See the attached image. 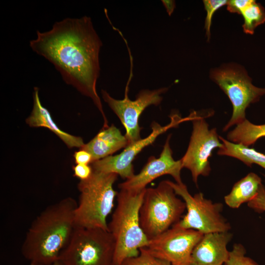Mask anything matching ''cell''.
<instances>
[{
    "mask_svg": "<svg viewBox=\"0 0 265 265\" xmlns=\"http://www.w3.org/2000/svg\"><path fill=\"white\" fill-rule=\"evenodd\" d=\"M29 46L54 65L67 84L92 100L103 116V128L108 127L96 89L102 42L90 17L66 18L54 23L48 31L37 30Z\"/></svg>",
    "mask_w": 265,
    "mask_h": 265,
    "instance_id": "obj_1",
    "label": "cell"
},
{
    "mask_svg": "<svg viewBox=\"0 0 265 265\" xmlns=\"http://www.w3.org/2000/svg\"><path fill=\"white\" fill-rule=\"evenodd\" d=\"M76 200L66 197L44 210L32 222L23 243L25 258L52 265L70 242L77 228Z\"/></svg>",
    "mask_w": 265,
    "mask_h": 265,
    "instance_id": "obj_2",
    "label": "cell"
},
{
    "mask_svg": "<svg viewBox=\"0 0 265 265\" xmlns=\"http://www.w3.org/2000/svg\"><path fill=\"white\" fill-rule=\"evenodd\" d=\"M146 189L140 191L120 189L117 205L108 224L115 243L112 265H121L126 259L137 256L149 239L140 224L139 210Z\"/></svg>",
    "mask_w": 265,
    "mask_h": 265,
    "instance_id": "obj_3",
    "label": "cell"
},
{
    "mask_svg": "<svg viewBox=\"0 0 265 265\" xmlns=\"http://www.w3.org/2000/svg\"><path fill=\"white\" fill-rule=\"evenodd\" d=\"M118 176L93 170L89 178L80 180L78 184L80 194L75 212L77 227L108 231L106 219L118 194L113 188Z\"/></svg>",
    "mask_w": 265,
    "mask_h": 265,
    "instance_id": "obj_4",
    "label": "cell"
},
{
    "mask_svg": "<svg viewBox=\"0 0 265 265\" xmlns=\"http://www.w3.org/2000/svg\"><path fill=\"white\" fill-rule=\"evenodd\" d=\"M186 209L168 180L146 188L139 210L141 227L149 240L177 223Z\"/></svg>",
    "mask_w": 265,
    "mask_h": 265,
    "instance_id": "obj_5",
    "label": "cell"
},
{
    "mask_svg": "<svg viewBox=\"0 0 265 265\" xmlns=\"http://www.w3.org/2000/svg\"><path fill=\"white\" fill-rule=\"evenodd\" d=\"M114 249L109 231L77 227L58 260L64 265H112Z\"/></svg>",
    "mask_w": 265,
    "mask_h": 265,
    "instance_id": "obj_6",
    "label": "cell"
},
{
    "mask_svg": "<svg viewBox=\"0 0 265 265\" xmlns=\"http://www.w3.org/2000/svg\"><path fill=\"white\" fill-rule=\"evenodd\" d=\"M210 77L227 95L233 105L232 117L223 128L224 132L246 119L247 107L265 95V88L254 85L246 71L238 65H224L212 69Z\"/></svg>",
    "mask_w": 265,
    "mask_h": 265,
    "instance_id": "obj_7",
    "label": "cell"
},
{
    "mask_svg": "<svg viewBox=\"0 0 265 265\" xmlns=\"http://www.w3.org/2000/svg\"><path fill=\"white\" fill-rule=\"evenodd\" d=\"M177 195L185 202L186 213L177 223L186 229H193L207 234L228 232L230 223L222 214L223 205L214 203L199 192L192 195L183 183L177 184L168 181Z\"/></svg>",
    "mask_w": 265,
    "mask_h": 265,
    "instance_id": "obj_8",
    "label": "cell"
},
{
    "mask_svg": "<svg viewBox=\"0 0 265 265\" xmlns=\"http://www.w3.org/2000/svg\"><path fill=\"white\" fill-rule=\"evenodd\" d=\"M132 71L131 68L123 99H115L106 90L103 89L101 91L103 100L117 116L125 128V136L129 144L141 138V128L138 123L141 113L150 106L159 105L162 100L161 95L168 90L167 87L152 90L143 89L139 92L134 100H130L128 94L129 83L132 76Z\"/></svg>",
    "mask_w": 265,
    "mask_h": 265,
    "instance_id": "obj_9",
    "label": "cell"
},
{
    "mask_svg": "<svg viewBox=\"0 0 265 265\" xmlns=\"http://www.w3.org/2000/svg\"><path fill=\"white\" fill-rule=\"evenodd\" d=\"M193 129L187 149L181 159L183 168L191 172L192 180L197 185L199 176H207L211 168L209 158L215 148L222 146L216 128L209 129L203 117L196 113L192 120Z\"/></svg>",
    "mask_w": 265,
    "mask_h": 265,
    "instance_id": "obj_10",
    "label": "cell"
},
{
    "mask_svg": "<svg viewBox=\"0 0 265 265\" xmlns=\"http://www.w3.org/2000/svg\"><path fill=\"white\" fill-rule=\"evenodd\" d=\"M203 235L200 231L175 224L149 240L145 248L153 256L172 265H191L192 251Z\"/></svg>",
    "mask_w": 265,
    "mask_h": 265,
    "instance_id": "obj_11",
    "label": "cell"
},
{
    "mask_svg": "<svg viewBox=\"0 0 265 265\" xmlns=\"http://www.w3.org/2000/svg\"><path fill=\"white\" fill-rule=\"evenodd\" d=\"M192 112L187 117L182 118L175 114L170 116V122L164 126L153 121L151 127L152 132L144 138H141L129 144L120 154L109 156L90 163L93 170L106 173H115L125 180L132 177L134 174L132 161L137 155L146 147L152 144L157 137L168 129L176 127L180 123L194 118Z\"/></svg>",
    "mask_w": 265,
    "mask_h": 265,
    "instance_id": "obj_12",
    "label": "cell"
},
{
    "mask_svg": "<svg viewBox=\"0 0 265 265\" xmlns=\"http://www.w3.org/2000/svg\"><path fill=\"white\" fill-rule=\"evenodd\" d=\"M170 137L171 135H168L159 157L151 156L139 173L118 185L120 189L142 190L153 180L164 175H171L177 184L183 183L181 177L182 160L173 159L169 144Z\"/></svg>",
    "mask_w": 265,
    "mask_h": 265,
    "instance_id": "obj_13",
    "label": "cell"
},
{
    "mask_svg": "<svg viewBox=\"0 0 265 265\" xmlns=\"http://www.w3.org/2000/svg\"><path fill=\"white\" fill-rule=\"evenodd\" d=\"M232 237L229 231L204 234L192 251L191 265H222L225 264L230 253L227 245Z\"/></svg>",
    "mask_w": 265,
    "mask_h": 265,
    "instance_id": "obj_14",
    "label": "cell"
},
{
    "mask_svg": "<svg viewBox=\"0 0 265 265\" xmlns=\"http://www.w3.org/2000/svg\"><path fill=\"white\" fill-rule=\"evenodd\" d=\"M129 141L113 124L103 128L89 142L80 149L86 151L92 156V162L105 158L125 148Z\"/></svg>",
    "mask_w": 265,
    "mask_h": 265,
    "instance_id": "obj_15",
    "label": "cell"
},
{
    "mask_svg": "<svg viewBox=\"0 0 265 265\" xmlns=\"http://www.w3.org/2000/svg\"><path fill=\"white\" fill-rule=\"evenodd\" d=\"M33 107L29 116L26 119V123L30 127H44L55 134L69 148H81L84 145L83 139L80 136L70 134L61 130L52 119L50 111L41 104L39 88L35 87L33 92Z\"/></svg>",
    "mask_w": 265,
    "mask_h": 265,
    "instance_id": "obj_16",
    "label": "cell"
},
{
    "mask_svg": "<svg viewBox=\"0 0 265 265\" xmlns=\"http://www.w3.org/2000/svg\"><path fill=\"white\" fill-rule=\"evenodd\" d=\"M261 178L251 172L236 183L230 192L224 197L225 204L232 209H238L248 203L258 194L262 185Z\"/></svg>",
    "mask_w": 265,
    "mask_h": 265,
    "instance_id": "obj_17",
    "label": "cell"
},
{
    "mask_svg": "<svg viewBox=\"0 0 265 265\" xmlns=\"http://www.w3.org/2000/svg\"><path fill=\"white\" fill-rule=\"evenodd\" d=\"M219 138L222 146L219 148L218 155L237 159L249 167H251L253 164H257L265 169V154L254 148L230 142L221 136H219Z\"/></svg>",
    "mask_w": 265,
    "mask_h": 265,
    "instance_id": "obj_18",
    "label": "cell"
},
{
    "mask_svg": "<svg viewBox=\"0 0 265 265\" xmlns=\"http://www.w3.org/2000/svg\"><path fill=\"white\" fill-rule=\"evenodd\" d=\"M265 136V124L256 125L245 119L228 132L227 140L234 143L249 146Z\"/></svg>",
    "mask_w": 265,
    "mask_h": 265,
    "instance_id": "obj_19",
    "label": "cell"
},
{
    "mask_svg": "<svg viewBox=\"0 0 265 265\" xmlns=\"http://www.w3.org/2000/svg\"><path fill=\"white\" fill-rule=\"evenodd\" d=\"M244 23L243 30L246 34H253L255 29L265 22V11L259 3L252 0L242 12Z\"/></svg>",
    "mask_w": 265,
    "mask_h": 265,
    "instance_id": "obj_20",
    "label": "cell"
},
{
    "mask_svg": "<svg viewBox=\"0 0 265 265\" xmlns=\"http://www.w3.org/2000/svg\"><path fill=\"white\" fill-rule=\"evenodd\" d=\"M121 265H172L169 262L155 257L145 247L139 250V254L125 260Z\"/></svg>",
    "mask_w": 265,
    "mask_h": 265,
    "instance_id": "obj_21",
    "label": "cell"
},
{
    "mask_svg": "<svg viewBox=\"0 0 265 265\" xmlns=\"http://www.w3.org/2000/svg\"><path fill=\"white\" fill-rule=\"evenodd\" d=\"M246 251L241 243H235L230 251L225 265H259L252 259L246 256Z\"/></svg>",
    "mask_w": 265,
    "mask_h": 265,
    "instance_id": "obj_22",
    "label": "cell"
},
{
    "mask_svg": "<svg viewBox=\"0 0 265 265\" xmlns=\"http://www.w3.org/2000/svg\"><path fill=\"white\" fill-rule=\"evenodd\" d=\"M227 2L228 0H205L203 1L205 9L207 11L205 28L208 40L211 36L210 29L214 13L223 5H226Z\"/></svg>",
    "mask_w": 265,
    "mask_h": 265,
    "instance_id": "obj_23",
    "label": "cell"
},
{
    "mask_svg": "<svg viewBox=\"0 0 265 265\" xmlns=\"http://www.w3.org/2000/svg\"><path fill=\"white\" fill-rule=\"evenodd\" d=\"M248 206L255 212H265V187L262 185L257 195L248 203Z\"/></svg>",
    "mask_w": 265,
    "mask_h": 265,
    "instance_id": "obj_24",
    "label": "cell"
},
{
    "mask_svg": "<svg viewBox=\"0 0 265 265\" xmlns=\"http://www.w3.org/2000/svg\"><path fill=\"white\" fill-rule=\"evenodd\" d=\"M253 0H228L227 8L232 13L241 14L243 10L248 6Z\"/></svg>",
    "mask_w": 265,
    "mask_h": 265,
    "instance_id": "obj_25",
    "label": "cell"
},
{
    "mask_svg": "<svg viewBox=\"0 0 265 265\" xmlns=\"http://www.w3.org/2000/svg\"><path fill=\"white\" fill-rule=\"evenodd\" d=\"M74 176L80 179L85 180L89 178L93 172L90 164H76L73 167Z\"/></svg>",
    "mask_w": 265,
    "mask_h": 265,
    "instance_id": "obj_26",
    "label": "cell"
},
{
    "mask_svg": "<svg viewBox=\"0 0 265 265\" xmlns=\"http://www.w3.org/2000/svg\"><path fill=\"white\" fill-rule=\"evenodd\" d=\"M74 158L77 164H90L92 161L90 154L82 149L76 151L74 154Z\"/></svg>",
    "mask_w": 265,
    "mask_h": 265,
    "instance_id": "obj_27",
    "label": "cell"
},
{
    "mask_svg": "<svg viewBox=\"0 0 265 265\" xmlns=\"http://www.w3.org/2000/svg\"><path fill=\"white\" fill-rule=\"evenodd\" d=\"M161 1L166 10L167 14L169 16H171L176 7L175 1L172 0H162Z\"/></svg>",
    "mask_w": 265,
    "mask_h": 265,
    "instance_id": "obj_28",
    "label": "cell"
},
{
    "mask_svg": "<svg viewBox=\"0 0 265 265\" xmlns=\"http://www.w3.org/2000/svg\"><path fill=\"white\" fill-rule=\"evenodd\" d=\"M52 265H64L62 262L59 261V260H57L55 262H54Z\"/></svg>",
    "mask_w": 265,
    "mask_h": 265,
    "instance_id": "obj_29",
    "label": "cell"
},
{
    "mask_svg": "<svg viewBox=\"0 0 265 265\" xmlns=\"http://www.w3.org/2000/svg\"><path fill=\"white\" fill-rule=\"evenodd\" d=\"M29 265H43L41 264H40L35 262H31Z\"/></svg>",
    "mask_w": 265,
    "mask_h": 265,
    "instance_id": "obj_30",
    "label": "cell"
}]
</instances>
